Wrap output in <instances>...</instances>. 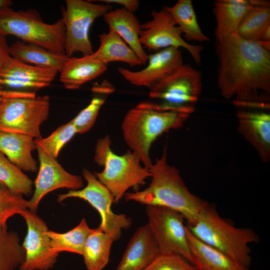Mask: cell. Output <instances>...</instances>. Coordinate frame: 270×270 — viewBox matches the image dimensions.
<instances>
[{"instance_id":"6da1fadb","label":"cell","mask_w":270,"mask_h":270,"mask_svg":"<svg viewBox=\"0 0 270 270\" xmlns=\"http://www.w3.org/2000/svg\"><path fill=\"white\" fill-rule=\"evenodd\" d=\"M218 84L233 102H270V51L236 33L216 40Z\"/></svg>"},{"instance_id":"7a4b0ae2","label":"cell","mask_w":270,"mask_h":270,"mask_svg":"<svg viewBox=\"0 0 270 270\" xmlns=\"http://www.w3.org/2000/svg\"><path fill=\"white\" fill-rule=\"evenodd\" d=\"M194 110L145 101L128 111L121 124L124 140L142 164H153L150 150L153 142L163 133L183 126Z\"/></svg>"},{"instance_id":"3957f363","label":"cell","mask_w":270,"mask_h":270,"mask_svg":"<svg viewBox=\"0 0 270 270\" xmlns=\"http://www.w3.org/2000/svg\"><path fill=\"white\" fill-rule=\"evenodd\" d=\"M149 171L151 181L148 187L142 190L126 192L124 196L126 201L170 208L182 214L188 224L209 204L192 194L179 170L168 163L166 146L162 156L156 159Z\"/></svg>"},{"instance_id":"277c9868","label":"cell","mask_w":270,"mask_h":270,"mask_svg":"<svg viewBox=\"0 0 270 270\" xmlns=\"http://www.w3.org/2000/svg\"><path fill=\"white\" fill-rule=\"evenodd\" d=\"M187 226L198 238L248 268L252 258L248 245L259 240L252 229L235 227L220 216L216 209L210 204Z\"/></svg>"},{"instance_id":"5b68a950","label":"cell","mask_w":270,"mask_h":270,"mask_svg":"<svg viewBox=\"0 0 270 270\" xmlns=\"http://www.w3.org/2000/svg\"><path fill=\"white\" fill-rule=\"evenodd\" d=\"M112 142L108 135L98 140L96 146L94 160L104 170L94 174L111 192L114 203L119 202L127 190L134 191L146 183L150 177L149 169L142 165L136 154L130 150L122 155H118L111 149Z\"/></svg>"},{"instance_id":"8992f818","label":"cell","mask_w":270,"mask_h":270,"mask_svg":"<svg viewBox=\"0 0 270 270\" xmlns=\"http://www.w3.org/2000/svg\"><path fill=\"white\" fill-rule=\"evenodd\" d=\"M0 34L12 35L22 41L50 51L66 54L65 26L62 18L52 24L45 23L35 10H15L0 8Z\"/></svg>"},{"instance_id":"52a82bcc","label":"cell","mask_w":270,"mask_h":270,"mask_svg":"<svg viewBox=\"0 0 270 270\" xmlns=\"http://www.w3.org/2000/svg\"><path fill=\"white\" fill-rule=\"evenodd\" d=\"M50 108L48 96L4 99L0 102V130L40 138Z\"/></svg>"},{"instance_id":"ba28073f","label":"cell","mask_w":270,"mask_h":270,"mask_svg":"<svg viewBox=\"0 0 270 270\" xmlns=\"http://www.w3.org/2000/svg\"><path fill=\"white\" fill-rule=\"evenodd\" d=\"M112 10L109 4H94L90 0H66L62 18L65 26L64 50L68 57L78 52L83 56L94 53L88 36L90 28L96 18Z\"/></svg>"},{"instance_id":"9c48e42d","label":"cell","mask_w":270,"mask_h":270,"mask_svg":"<svg viewBox=\"0 0 270 270\" xmlns=\"http://www.w3.org/2000/svg\"><path fill=\"white\" fill-rule=\"evenodd\" d=\"M82 175L86 182V186L58 194L57 201L60 202L70 198L86 201L100 216L101 222L98 228L111 236L114 241L118 240L122 236V230L128 229L132 226V218L125 214L114 212L112 210V205L114 203V196L94 174L84 168L82 170Z\"/></svg>"},{"instance_id":"30bf717a","label":"cell","mask_w":270,"mask_h":270,"mask_svg":"<svg viewBox=\"0 0 270 270\" xmlns=\"http://www.w3.org/2000/svg\"><path fill=\"white\" fill-rule=\"evenodd\" d=\"M202 73L190 64H182L150 88V97L160 104L194 110L201 94Z\"/></svg>"},{"instance_id":"8fae6325","label":"cell","mask_w":270,"mask_h":270,"mask_svg":"<svg viewBox=\"0 0 270 270\" xmlns=\"http://www.w3.org/2000/svg\"><path fill=\"white\" fill-rule=\"evenodd\" d=\"M147 224L160 253L178 254L192 264L185 218L182 214L170 208L146 206ZM193 265V264H192Z\"/></svg>"},{"instance_id":"7c38bea8","label":"cell","mask_w":270,"mask_h":270,"mask_svg":"<svg viewBox=\"0 0 270 270\" xmlns=\"http://www.w3.org/2000/svg\"><path fill=\"white\" fill-rule=\"evenodd\" d=\"M151 14L152 20L141 24L140 40L142 46L149 50L156 51L170 46L182 48L189 52L196 63L200 65L203 46L186 42L172 16L164 8L158 12L153 10Z\"/></svg>"},{"instance_id":"4fadbf2b","label":"cell","mask_w":270,"mask_h":270,"mask_svg":"<svg viewBox=\"0 0 270 270\" xmlns=\"http://www.w3.org/2000/svg\"><path fill=\"white\" fill-rule=\"evenodd\" d=\"M238 131L257 151L264 162L270 160V103L236 102Z\"/></svg>"},{"instance_id":"5bb4252c","label":"cell","mask_w":270,"mask_h":270,"mask_svg":"<svg viewBox=\"0 0 270 270\" xmlns=\"http://www.w3.org/2000/svg\"><path fill=\"white\" fill-rule=\"evenodd\" d=\"M20 215L27 225V234L22 246L25 257L20 270H48L56 264L58 254L50 247L48 230L44 222L28 209Z\"/></svg>"},{"instance_id":"9a60e30c","label":"cell","mask_w":270,"mask_h":270,"mask_svg":"<svg viewBox=\"0 0 270 270\" xmlns=\"http://www.w3.org/2000/svg\"><path fill=\"white\" fill-rule=\"evenodd\" d=\"M40 167L34 182V190L29 200L28 210L36 214L38 204L44 196L55 190L66 188L69 190L81 189L84 185L80 176L72 174L58 162L56 158L46 153L36 146Z\"/></svg>"},{"instance_id":"2e32d148","label":"cell","mask_w":270,"mask_h":270,"mask_svg":"<svg viewBox=\"0 0 270 270\" xmlns=\"http://www.w3.org/2000/svg\"><path fill=\"white\" fill-rule=\"evenodd\" d=\"M148 64L137 72L122 67L118 72L131 84L150 88L156 82L170 74L183 64L180 48L168 47L148 55Z\"/></svg>"},{"instance_id":"e0dca14e","label":"cell","mask_w":270,"mask_h":270,"mask_svg":"<svg viewBox=\"0 0 270 270\" xmlns=\"http://www.w3.org/2000/svg\"><path fill=\"white\" fill-rule=\"evenodd\" d=\"M160 254L148 224L132 236L116 270H144Z\"/></svg>"},{"instance_id":"ac0fdd59","label":"cell","mask_w":270,"mask_h":270,"mask_svg":"<svg viewBox=\"0 0 270 270\" xmlns=\"http://www.w3.org/2000/svg\"><path fill=\"white\" fill-rule=\"evenodd\" d=\"M270 2L262 0H216L214 13L216 26V40H222L236 33L244 14L254 6Z\"/></svg>"},{"instance_id":"d6986e66","label":"cell","mask_w":270,"mask_h":270,"mask_svg":"<svg viewBox=\"0 0 270 270\" xmlns=\"http://www.w3.org/2000/svg\"><path fill=\"white\" fill-rule=\"evenodd\" d=\"M192 264L198 270H250L196 236L186 225Z\"/></svg>"},{"instance_id":"ffe728a7","label":"cell","mask_w":270,"mask_h":270,"mask_svg":"<svg viewBox=\"0 0 270 270\" xmlns=\"http://www.w3.org/2000/svg\"><path fill=\"white\" fill-rule=\"evenodd\" d=\"M35 150L36 146L32 137L0 130V152L22 171H37V162L32 156V152Z\"/></svg>"},{"instance_id":"44dd1931","label":"cell","mask_w":270,"mask_h":270,"mask_svg":"<svg viewBox=\"0 0 270 270\" xmlns=\"http://www.w3.org/2000/svg\"><path fill=\"white\" fill-rule=\"evenodd\" d=\"M110 29L118 34L145 64L148 54L144 50L140 40L141 24L134 13L124 8L111 10L103 16Z\"/></svg>"},{"instance_id":"7402d4cb","label":"cell","mask_w":270,"mask_h":270,"mask_svg":"<svg viewBox=\"0 0 270 270\" xmlns=\"http://www.w3.org/2000/svg\"><path fill=\"white\" fill-rule=\"evenodd\" d=\"M107 69L106 64L96 58L93 54L81 58L72 56L65 62L60 72V80L66 89L76 90Z\"/></svg>"},{"instance_id":"603a6c76","label":"cell","mask_w":270,"mask_h":270,"mask_svg":"<svg viewBox=\"0 0 270 270\" xmlns=\"http://www.w3.org/2000/svg\"><path fill=\"white\" fill-rule=\"evenodd\" d=\"M10 56L26 64L54 69L60 72L68 59L66 54H58L40 46L18 40L9 46Z\"/></svg>"},{"instance_id":"cb8c5ba5","label":"cell","mask_w":270,"mask_h":270,"mask_svg":"<svg viewBox=\"0 0 270 270\" xmlns=\"http://www.w3.org/2000/svg\"><path fill=\"white\" fill-rule=\"evenodd\" d=\"M99 38L100 46L93 54L102 63L120 62L132 67L142 64L135 52L116 32L110 29L108 32L101 34Z\"/></svg>"},{"instance_id":"d4e9b609","label":"cell","mask_w":270,"mask_h":270,"mask_svg":"<svg viewBox=\"0 0 270 270\" xmlns=\"http://www.w3.org/2000/svg\"><path fill=\"white\" fill-rule=\"evenodd\" d=\"M113 238L98 228L91 229L84 242L82 254L88 270H102L108 264Z\"/></svg>"},{"instance_id":"484cf974","label":"cell","mask_w":270,"mask_h":270,"mask_svg":"<svg viewBox=\"0 0 270 270\" xmlns=\"http://www.w3.org/2000/svg\"><path fill=\"white\" fill-rule=\"evenodd\" d=\"M163 8L172 16L187 41L210 40L200 28L191 0H178L172 6Z\"/></svg>"},{"instance_id":"4316f807","label":"cell","mask_w":270,"mask_h":270,"mask_svg":"<svg viewBox=\"0 0 270 270\" xmlns=\"http://www.w3.org/2000/svg\"><path fill=\"white\" fill-rule=\"evenodd\" d=\"M91 90L96 96L86 108L71 120L77 134H84L92 127L107 96L114 90V88L110 83L104 80L100 84H93Z\"/></svg>"},{"instance_id":"83f0119b","label":"cell","mask_w":270,"mask_h":270,"mask_svg":"<svg viewBox=\"0 0 270 270\" xmlns=\"http://www.w3.org/2000/svg\"><path fill=\"white\" fill-rule=\"evenodd\" d=\"M91 230L84 218L71 230L65 233L48 231L52 250L56 254L62 252L82 255L86 240Z\"/></svg>"},{"instance_id":"f1b7e54d","label":"cell","mask_w":270,"mask_h":270,"mask_svg":"<svg viewBox=\"0 0 270 270\" xmlns=\"http://www.w3.org/2000/svg\"><path fill=\"white\" fill-rule=\"evenodd\" d=\"M270 25V2L254 6L242 18L236 34L241 38L257 42Z\"/></svg>"},{"instance_id":"f546056e","label":"cell","mask_w":270,"mask_h":270,"mask_svg":"<svg viewBox=\"0 0 270 270\" xmlns=\"http://www.w3.org/2000/svg\"><path fill=\"white\" fill-rule=\"evenodd\" d=\"M58 72L54 69L32 66L12 58L4 70L0 74V78L50 84Z\"/></svg>"},{"instance_id":"4dcf8cb0","label":"cell","mask_w":270,"mask_h":270,"mask_svg":"<svg viewBox=\"0 0 270 270\" xmlns=\"http://www.w3.org/2000/svg\"><path fill=\"white\" fill-rule=\"evenodd\" d=\"M32 181L23 171L0 152V184L10 192L28 196L32 189Z\"/></svg>"},{"instance_id":"1f68e13d","label":"cell","mask_w":270,"mask_h":270,"mask_svg":"<svg viewBox=\"0 0 270 270\" xmlns=\"http://www.w3.org/2000/svg\"><path fill=\"white\" fill-rule=\"evenodd\" d=\"M25 257L18 234L0 226V270H14Z\"/></svg>"},{"instance_id":"d6a6232c","label":"cell","mask_w":270,"mask_h":270,"mask_svg":"<svg viewBox=\"0 0 270 270\" xmlns=\"http://www.w3.org/2000/svg\"><path fill=\"white\" fill-rule=\"evenodd\" d=\"M77 134L76 130L70 120L54 131L46 138H34L37 146L40 148L50 156L56 158L62 147Z\"/></svg>"},{"instance_id":"836d02e7","label":"cell","mask_w":270,"mask_h":270,"mask_svg":"<svg viewBox=\"0 0 270 270\" xmlns=\"http://www.w3.org/2000/svg\"><path fill=\"white\" fill-rule=\"evenodd\" d=\"M29 200L22 196L12 192L0 184V226L7 228L8 219L28 209Z\"/></svg>"},{"instance_id":"e575fe53","label":"cell","mask_w":270,"mask_h":270,"mask_svg":"<svg viewBox=\"0 0 270 270\" xmlns=\"http://www.w3.org/2000/svg\"><path fill=\"white\" fill-rule=\"evenodd\" d=\"M144 270H198L182 256L160 253Z\"/></svg>"},{"instance_id":"d590c367","label":"cell","mask_w":270,"mask_h":270,"mask_svg":"<svg viewBox=\"0 0 270 270\" xmlns=\"http://www.w3.org/2000/svg\"><path fill=\"white\" fill-rule=\"evenodd\" d=\"M50 84L36 82H25L14 78H0V86L16 89L38 90L47 87Z\"/></svg>"},{"instance_id":"8d00e7d4","label":"cell","mask_w":270,"mask_h":270,"mask_svg":"<svg viewBox=\"0 0 270 270\" xmlns=\"http://www.w3.org/2000/svg\"><path fill=\"white\" fill-rule=\"evenodd\" d=\"M11 58L6 36L0 34V74L4 70Z\"/></svg>"},{"instance_id":"74e56055","label":"cell","mask_w":270,"mask_h":270,"mask_svg":"<svg viewBox=\"0 0 270 270\" xmlns=\"http://www.w3.org/2000/svg\"><path fill=\"white\" fill-rule=\"evenodd\" d=\"M108 4H116L124 6V8L128 11L134 13L138 10L140 6V1L138 0H100Z\"/></svg>"},{"instance_id":"f35d334b","label":"cell","mask_w":270,"mask_h":270,"mask_svg":"<svg viewBox=\"0 0 270 270\" xmlns=\"http://www.w3.org/2000/svg\"><path fill=\"white\" fill-rule=\"evenodd\" d=\"M20 93L18 90L0 89V102L4 99L18 98Z\"/></svg>"},{"instance_id":"ab89813d","label":"cell","mask_w":270,"mask_h":270,"mask_svg":"<svg viewBox=\"0 0 270 270\" xmlns=\"http://www.w3.org/2000/svg\"><path fill=\"white\" fill-rule=\"evenodd\" d=\"M258 42H270V25L268 26L264 30L260 39V40Z\"/></svg>"},{"instance_id":"60d3db41","label":"cell","mask_w":270,"mask_h":270,"mask_svg":"<svg viewBox=\"0 0 270 270\" xmlns=\"http://www.w3.org/2000/svg\"><path fill=\"white\" fill-rule=\"evenodd\" d=\"M12 2L10 0H0V8L4 6H10Z\"/></svg>"}]
</instances>
